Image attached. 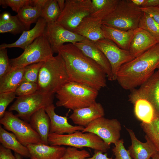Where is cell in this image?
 Returning <instances> with one entry per match:
<instances>
[{
  "label": "cell",
  "mask_w": 159,
  "mask_h": 159,
  "mask_svg": "<svg viewBox=\"0 0 159 159\" xmlns=\"http://www.w3.org/2000/svg\"><path fill=\"white\" fill-rule=\"evenodd\" d=\"M15 156L16 159H22L21 157V156L17 153H15Z\"/></svg>",
  "instance_id": "681fc988"
},
{
  "label": "cell",
  "mask_w": 159,
  "mask_h": 159,
  "mask_svg": "<svg viewBox=\"0 0 159 159\" xmlns=\"http://www.w3.org/2000/svg\"><path fill=\"white\" fill-rule=\"evenodd\" d=\"M159 7V0H144L142 7Z\"/></svg>",
  "instance_id": "ee69618b"
},
{
  "label": "cell",
  "mask_w": 159,
  "mask_h": 159,
  "mask_svg": "<svg viewBox=\"0 0 159 159\" xmlns=\"http://www.w3.org/2000/svg\"><path fill=\"white\" fill-rule=\"evenodd\" d=\"M92 10L91 0H66L57 22L73 32L85 17L91 14Z\"/></svg>",
  "instance_id": "9c48e42d"
},
{
  "label": "cell",
  "mask_w": 159,
  "mask_h": 159,
  "mask_svg": "<svg viewBox=\"0 0 159 159\" xmlns=\"http://www.w3.org/2000/svg\"><path fill=\"white\" fill-rule=\"evenodd\" d=\"M54 95L46 94L38 91L28 95L19 96L10 107L9 111H15L19 118L29 122L32 115L42 108L53 104Z\"/></svg>",
  "instance_id": "ba28073f"
},
{
  "label": "cell",
  "mask_w": 159,
  "mask_h": 159,
  "mask_svg": "<svg viewBox=\"0 0 159 159\" xmlns=\"http://www.w3.org/2000/svg\"><path fill=\"white\" fill-rule=\"evenodd\" d=\"M104 115L102 105L95 102L88 107L73 110L69 118L74 124L85 127L91 122Z\"/></svg>",
  "instance_id": "2e32d148"
},
{
  "label": "cell",
  "mask_w": 159,
  "mask_h": 159,
  "mask_svg": "<svg viewBox=\"0 0 159 159\" xmlns=\"http://www.w3.org/2000/svg\"><path fill=\"white\" fill-rule=\"evenodd\" d=\"M74 44L86 56L94 61L102 67L109 80L113 81L110 65L103 53L94 42L85 39Z\"/></svg>",
  "instance_id": "9a60e30c"
},
{
  "label": "cell",
  "mask_w": 159,
  "mask_h": 159,
  "mask_svg": "<svg viewBox=\"0 0 159 159\" xmlns=\"http://www.w3.org/2000/svg\"><path fill=\"white\" fill-rule=\"evenodd\" d=\"M58 54L64 60L69 81L88 85L98 91L106 86L107 76L103 69L74 44H64Z\"/></svg>",
  "instance_id": "6da1fadb"
},
{
  "label": "cell",
  "mask_w": 159,
  "mask_h": 159,
  "mask_svg": "<svg viewBox=\"0 0 159 159\" xmlns=\"http://www.w3.org/2000/svg\"><path fill=\"white\" fill-rule=\"evenodd\" d=\"M132 2L135 5L140 7H142L144 0H131Z\"/></svg>",
  "instance_id": "7dc6e473"
},
{
  "label": "cell",
  "mask_w": 159,
  "mask_h": 159,
  "mask_svg": "<svg viewBox=\"0 0 159 159\" xmlns=\"http://www.w3.org/2000/svg\"><path fill=\"white\" fill-rule=\"evenodd\" d=\"M114 144L112 151L115 157V159H132L128 150L124 147L123 139L119 140Z\"/></svg>",
  "instance_id": "8d00e7d4"
},
{
  "label": "cell",
  "mask_w": 159,
  "mask_h": 159,
  "mask_svg": "<svg viewBox=\"0 0 159 159\" xmlns=\"http://www.w3.org/2000/svg\"><path fill=\"white\" fill-rule=\"evenodd\" d=\"M98 91L88 85L69 81L57 92L56 105L73 110L88 107L96 102Z\"/></svg>",
  "instance_id": "3957f363"
},
{
  "label": "cell",
  "mask_w": 159,
  "mask_h": 159,
  "mask_svg": "<svg viewBox=\"0 0 159 159\" xmlns=\"http://www.w3.org/2000/svg\"><path fill=\"white\" fill-rule=\"evenodd\" d=\"M131 91L128 96L130 101L132 103L138 98L146 99L153 106L156 116L159 117V70L155 71L138 89Z\"/></svg>",
  "instance_id": "5bb4252c"
},
{
  "label": "cell",
  "mask_w": 159,
  "mask_h": 159,
  "mask_svg": "<svg viewBox=\"0 0 159 159\" xmlns=\"http://www.w3.org/2000/svg\"><path fill=\"white\" fill-rule=\"evenodd\" d=\"M48 142L51 145H67L80 148L85 147L103 153H106L110 148V146L95 134L78 131L70 134L49 133Z\"/></svg>",
  "instance_id": "8992f818"
},
{
  "label": "cell",
  "mask_w": 159,
  "mask_h": 159,
  "mask_svg": "<svg viewBox=\"0 0 159 159\" xmlns=\"http://www.w3.org/2000/svg\"><path fill=\"white\" fill-rule=\"evenodd\" d=\"M44 35L48 40L54 53H58L65 43H75L86 38L69 30L57 22L47 23Z\"/></svg>",
  "instance_id": "4fadbf2b"
},
{
  "label": "cell",
  "mask_w": 159,
  "mask_h": 159,
  "mask_svg": "<svg viewBox=\"0 0 159 159\" xmlns=\"http://www.w3.org/2000/svg\"><path fill=\"white\" fill-rule=\"evenodd\" d=\"M48 0H32L31 5L42 9L46 5Z\"/></svg>",
  "instance_id": "f6af8a7d"
},
{
  "label": "cell",
  "mask_w": 159,
  "mask_h": 159,
  "mask_svg": "<svg viewBox=\"0 0 159 159\" xmlns=\"http://www.w3.org/2000/svg\"><path fill=\"white\" fill-rule=\"evenodd\" d=\"M0 142L4 148L12 150L21 156L30 157L29 150L26 146L21 144L12 133L7 131L0 126Z\"/></svg>",
  "instance_id": "4316f807"
},
{
  "label": "cell",
  "mask_w": 159,
  "mask_h": 159,
  "mask_svg": "<svg viewBox=\"0 0 159 159\" xmlns=\"http://www.w3.org/2000/svg\"><path fill=\"white\" fill-rule=\"evenodd\" d=\"M55 108L54 105L52 104L45 109L50 120L49 133L59 135L70 134L77 131H82L85 128L83 126H73L69 124L67 116H59L54 111Z\"/></svg>",
  "instance_id": "e0dca14e"
},
{
  "label": "cell",
  "mask_w": 159,
  "mask_h": 159,
  "mask_svg": "<svg viewBox=\"0 0 159 159\" xmlns=\"http://www.w3.org/2000/svg\"><path fill=\"white\" fill-rule=\"evenodd\" d=\"M138 27L147 31L159 41V25L148 14L143 12Z\"/></svg>",
  "instance_id": "d6a6232c"
},
{
  "label": "cell",
  "mask_w": 159,
  "mask_h": 159,
  "mask_svg": "<svg viewBox=\"0 0 159 159\" xmlns=\"http://www.w3.org/2000/svg\"><path fill=\"white\" fill-rule=\"evenodd\" d=\"M29 28L23 23L17 14L12 16L6 12L0 15V33H10L16 34L28 30Z\"/></svg>",
  "instance_id": "484cf974"
},
{
  "label": "cell",
  "mask_w": 159,
  "mask_h": 159,
  "mask_svg": "<svg viewBox=\"0 0 159 159\" xmlns=\"http://www.w3.org/2000/svg\"><path fill=\"white\" fill-rule=\"evenodd\" d=\"M38 91L37 83L22 81L15 92L16 96H23L29 95Z\"/></svg>",
  "instance_id": "e575fe53"
},
{
  "label": "cell",
  "mask_w": 159,
  "mask_h": 159,
  "mask_svg": "<svg viewBox=\"0 0 159 159\" xmlns=\"http://www.w3.org/2000/svg\"><path fill=\"white\" fill-rule=\"evenodd\" d=\"M0 123L5 129L11 132L25 146L29 144L43 143L38 134L30 124L14 115L11 111L5 112L0 119Z\"/></svg>",
  "instance_id": "30bf717a"
},
{
  "label": "cell",
  "mask_w": 159,
  "mask_h": 159,
  "mask_svg": "<svg viewBox=\"0 0 159 159\" xmlns=\"http://www.w3.org/2000/svg\"><path fill=\"white\" fill-rule=\"evenodd\" d=\"M90 156L89 152L85 149L79 150L76 148L69 146L66 148L61 159H85Z\"/></svg>",
  "instance_id": "d590c367"
},
{
  "label": "cell",
  "mask_w": 159,
  "mask_h": 159,
  "mask_svg": "<svg viewBox=\"0 0 159 159\" xmlns=\"http://www.w3.org/2000/svg\"><path fill=\"white\" fill-rule=\"evenodd\" d=\"M152 159H159V153L157 151L152 156Z\"/></svg>",
  "instance_id": "c3c4849f"
},
{
  "label": "cell",
  "mask_w": 159,
  "mask_h": 159,
  "mask_svg": "<svg viewBox=\"0 0 159 159\" xmlns=\"http://www.w3.org/2000/svg\"><path fill=\"white\" fill-rule=\"evenodd\" d=\"M105 38L115 44L120 48L128 50L135 29L125 31L102 24Z\"/></svg>",
  "instance_id": "603a6c76"
},
{
  "label": "cell",
  "mask_w": 159,
  "mask_h": 159,
  "mask_svg": "<svg viewBox=\"0 0 159 159\" xmlns=\"http://www.w3.org/2000/svg\"><path fill=\"white\" fill-rule=\"evenodd\" d=\"M42 11L41 8L27 5L21 8L18 12L17 15L23 23L30 28L31 25L36 23L41 17Z\"/></svg>",
  "instance_id": "f546056e"
},
{
  "label": "cell",
  "mask_w": 159,
  "mask_h": 159,
  "mask_svg": "<svg viewBox=\"0 0 159 159\" xmlns=\"http://www.w3.org/2000/svg\"><path fill=\"white\" fill-rule=\"evenodd\" d=\"M69 81L64 60L58 54L44 62L39 74L38 91L44 94L54 95Z\"/></svg>",
  "instance_id": "277c9868"
},
{
  "label": "cell",
  "mask_w": 159,
  "mask_h": 159,
  "mask_svg": "<svg viewBox=\"0 0 159 159\" xmlns=\"http://www.w3.org/2000/svg\"><path fill=\"white\" fill-rule=\"evenodd\" d=\"M140 8L143 12L150 15L159 25V7Z\"/></svg>",
  "instance_id": "60d3db41"
},
{
  "label": "cell",
  "mask_w": 159,
  "mask_h": 159,
  "mask_svg": "<svg viewBox=\"0 0 159 159\" xmlns=\"http://www.w3.org/2000/svg\"><path fill=\"white\" fill-rule=\"evenodd\" d=\"M102 21L90 15L85 17L73 32L94 42L105 38Z\"/></svg>",
  "instance_id": "d6986e66"
},
{
  "label": "cell",
  "mask_w": 159,
  "mask_h": 159,
  "mask_svg": "<svg viewBox=\"0 0 159 159\" xmlns=\"http://www.w3.org/2000/svg\"><path fill=\"white\" fill-rule=\"evenodd\" d=\"M130 136L131 145L128 150L130 155L133 159H150L153 155L157 152L151 142L145 135L146 141L141 142L136 137L133 131L125 127Z\"/></svg>",
  "instance_id": "44dd1931"
},
{
  "label": "cell",
  "mask_w": 159,
  "mask_h": 159,
  "mask_svg": "<svg viewBox=\"0 0 159 159\" xmlns=\"http://www.w3.org/2000/svg\"><path fill=\"white\" fill-rule=\"evenodd\" d=\"M54 52L45 35L36 39L17 57L10 59L12 68L24 67L35 63L44 62L52 57Z\"/></svg>",
  "instance_id": "52a82bcc"
},
{
  "label": "cell",
  "mask_w": 159,
  "mask_h": 159,
  "mask_svg": "<svg viewBox=\"0 0 159 159\" xmlns=\"http://www.w3.org/2000/svg\"><path fill=\"white\" fill-rule=\"evenodd\" d=\"M92 10L90 15L102 21L111 13L119 0H92Z\"/></svg>",
  "instance_id": "f1b7e54d"
},
{
  "label": "cell",
  "mask_w": 159,
  "mask_h": 159,
  "mask_svg": "<svg viewBox=\"0 0 159 159\" xmlns=\"http://www.w3.org/2000/svg\"><path fill=\"white\" fill-rule=\"evenodd\" d=\"M29 124L37 133L43 143L49 145L48 136L50 129V120L45 108H42L34 113L31 116Z\"/></svg>",
  "instance_id": "cb8c5ba5"
},
{
  "label": "cell",
  "mask_w": 159,
  "mask_h": 159,
  "mask_svg": "<svg viewBox=\"0 0 159 159\" xmlns=\"http://www.w3.org/2000/svg\"><path fill=\"white\" fill-rule=\"evenodd\" d=\"M140 125L159 153V117H156L149 123L141 122Z\"/></svg>",
  "instance_id": "4dcf8cb0"
},
{
  "label": "cell",
  "mask_w": 159,
  "mask_h": 159,
  "mask_svg": "<svg viewBox=\"0 0 159 159\" xmlns=\"http://www.w3.org/2000/svg\"><path fill=\"white\" fill-rule=\"evenodd\" d=\"M61 13L57 0H48L42 9L41 17L47 23H52L57 22Z\"/></svg>",
  "instance_id": "1f68e13d"
},
{
  "label": "cell",
  "mask_w": 159,
  "mask_h": 159,
  "mask_svg": "<svg viewBox=\"0 0 159 159\" xmlns=\"http://www.w3.org/2000/svg\"><path fill=\"white\" fill-rule=\"evenodd\" d=\"M26 147L30 159H61L66 148L59 145H49L43 143L29 144Z\"/></svg>",
  "instance_id": "7402d4cb"
},
{
  "label": "cell",
  "mask_w": 159,
  "mask_h": 159,
  "mask_svg": "<svg viewBox=\"0 0 159 159\" xmlns=\"http://www.w3.org/2000/svg\"><path fill=\"white\" fill-rule=\"evenodd\" d=\"M15 92L0 93V118L3 116L9 104L16 98Z\"/></svg>",
  "instance_id": "74e56055"
},
{
  "label": "cell",
  "mask_w": 159,
  "mask_h": 159,
  "mask_svg": "<svg viewBox=\"0 0 159 159\" xmlns=\"http://www.w3.org/2000/svg\"><path fill=\"white\" fill-rule=\"evenodd\" d=\"M159 64V43L120 68L116 79L123 89L132 90L153 74Z\"/></svg>",
  "instance_id": "7a4b0ae2"
},
{
  "label": "cell",
  "mask_w": 159,
  "mask_h": 159,
  "mask_svg": "<svg viewBox=\"0 0 159 159\" xmlns=\"http://www.w3.org/2000/svg\"><path fill=\"white\" fill-rule=\"evenodd\" d=\"M121 130V123L117 120L102 117L91 122L81 132L94 133L110 146L120 139Z\"/></svg>",
  "instance_id": "8fae6325"
},
{
  "label": "cell",
  "mask_w": 159,
  "mask_h": 159,
  "mask_svg": "<svg viewBox=\"0 0 159 159\" xmlns=\"http://www.w3.org/2000/svg\"><path fill=\"white\" fill-rule=\"evenodd\" d=\"M132 103L135 115L141 122L149 123L157 117L153 106L146 99L138 98Z\"/></svg>",
  "instance_id": "83f0119b"
},
{
  "label": "cell",
  "mask_w": 159,
  "mask_h": 159,
  "mask_svg": "<svg viewBox=\"0 0 159 159\" xmlns=\"http://www.w3.org/2000/svg\"><path fill=\"white\" fill-rule=\"evenodd\" d=\"M0 159H16L12 154L11 150L0 145Z\"/></svg>",
  "instance_id": "b9f144b4"
},
{
  "label": "cell",
  "mask_w": 159,
  "mask_h": 159,
  "mask_svg": "<svg viewBox=\"0 0 159 159\" xmlns=\"http://www.w3.org/2000/svg\"><path fill=\"white\" fill-rule=\"evenodd\" d=\"M12 68L7 54L6 49H0V78Z\"/></svg>",
  "instance_id": "ab89813d"
},
{
  "label": "cell",
  "mask_w": 159,
  "mask_h": 159,
  "mask_svg": "<svg viewBox=\"0 0 159 159\" xmlns=\"http://www.w3.org/2000/svg\"><path fill=\"white\" fill-rule=\"evenodd\" d=\"M143 13L131 0H119L115 9L102 21V24L125 31L134 30L138 27Z\"/></svg>",
  "instance_id": "5b68a950"
},
{
  "label": "cell",
  "mask_w": 159,
  "mask_h": 159,
  "mask_svg": "<svg viewBox=\"0 0 159 159\" xmlns=\"http://www.w3.org/2000/svg\"><path fill=\"white\" fill-rule=\"evenodd\" d=\"M57 1L61 12L64 9L65 7V0H57Z\"/></svg>",
  "instance_id": "bcb514c9"
},
{
  "label": "cell",
  "mask_w": 159,
  "mask_h": 159,
  "mask_svg": "<svg viewBox=\"0 0 159 159\" xmlns=\"http://www.w3.org/2000/svg\"><path fill=\"white\" fill-rule=\"evenodd\" d=\"M159 43V41L147 31L139 28L136 29L128 51L136 57Z\"/></svg>",
  "instance_id": "ffe728a7"
},
{
  "label": "cell",
  "mask_w": 159,
  "mask_h": 159,
  "mask_svg": "<svg viewBox=\"0 0 159 159\" xmlns=\"http://www.w3.org/2000/svg\"><path fill=\"white\" fill-rule=\"evenodd\" d=\"M32 0H0L1 5L9 6L17 13L22 7L27 5H31Z\"/></svg>",
  "instance_id": "f35d334b"
},
{
  "label": "cell",
  "mask_w": 159,
  "mask_h": 159,
  "mask_svg": "<svg viewBox=\"0 0 159 159\" xmlns=\"http://www.w3.org/2000/svg\"><path fill=\"white\" fill-rule=\"evenodd\" d=\"M158 69V70H159V65L157 67V69Z\"/></svg>",
  "instance_id": "f907efd6"
},
{
  "label": "cell",
  "mask_w": 159,
  "mask_h": 159,
  "mask_svg": "<svg viewBox=\"0 0 159 159\" xmlns=\"http://www.w3.org/2000/svg\"><path fill=\"white\" fill-rule=\"evenodd\" d=\"M47 24L46 21L40 17L32 29L24 31L17 40L14 43L1 44L0 49L19 47L24 50L36 39L44 34Z\"/></svg>",
  "instance_id": "ac0fdd59"
},
{
  "label": "cell",
  "mask_w": 159,
  "mask_h": 159,
  "mask_svg": "<svg viewBox=\"0 0 159 159\" xmlns=\"http://www.w3.org/2000/svg\"><path fill=\"white\" fill-rule=\"evenodd\" d=\"M44 62H39L25 67L23 81L37 83L40 69Z\"/></svg>",
  "instance_id": "836d02e7"
},
{
  "label": "cell",
  "mask_w": 159,
  "mask_h": 159,
  "mask_svg": "<svg viewBox=\"0 0 159 159\" xmlns=\"http://www.w3.org/2000/svg\"><path fill=\"white\" fill-rule=\"evenodd\" d=\"M100 151L95 150L94 153L92 157L85 159H113L112 158L108 157L107 153L103 154Z\"/></svg>",
  "instance_id": "7bdbcfd3"
},
{
  "label": "cell",
  "mask_w": 159,
  "mask_h": 159,
  "mask_svg": "<svg viewBox=\"0 0 159 159\" xmlns=\"http://www.w3.org/2000/svg\"><path fill=\"white\" fill-rule=\"evenodd\" d=\"M95 42L108 61L111 67L113 80H116L117 74L120 67L135 58L128 50L120 48L107 39H103Z\"/></svg>",
  "instance_id": "7c38bea8"
},
{
  "label": "cell",
  "mask_w": 159,
  "mask_h": 159,
  "mask_svg": "<svg viewBox=\"0 0 159 159\" xmlns=\"http://www.w3.org/2000/svg\"><path fill=\"white\" fill-rule=\"evenodd\" d=\"M24 67L12 68L0 78V93L15 92L23 81Z\"/></svg>",
  "instance_id": "d4e9b609"
}]
</instances>
